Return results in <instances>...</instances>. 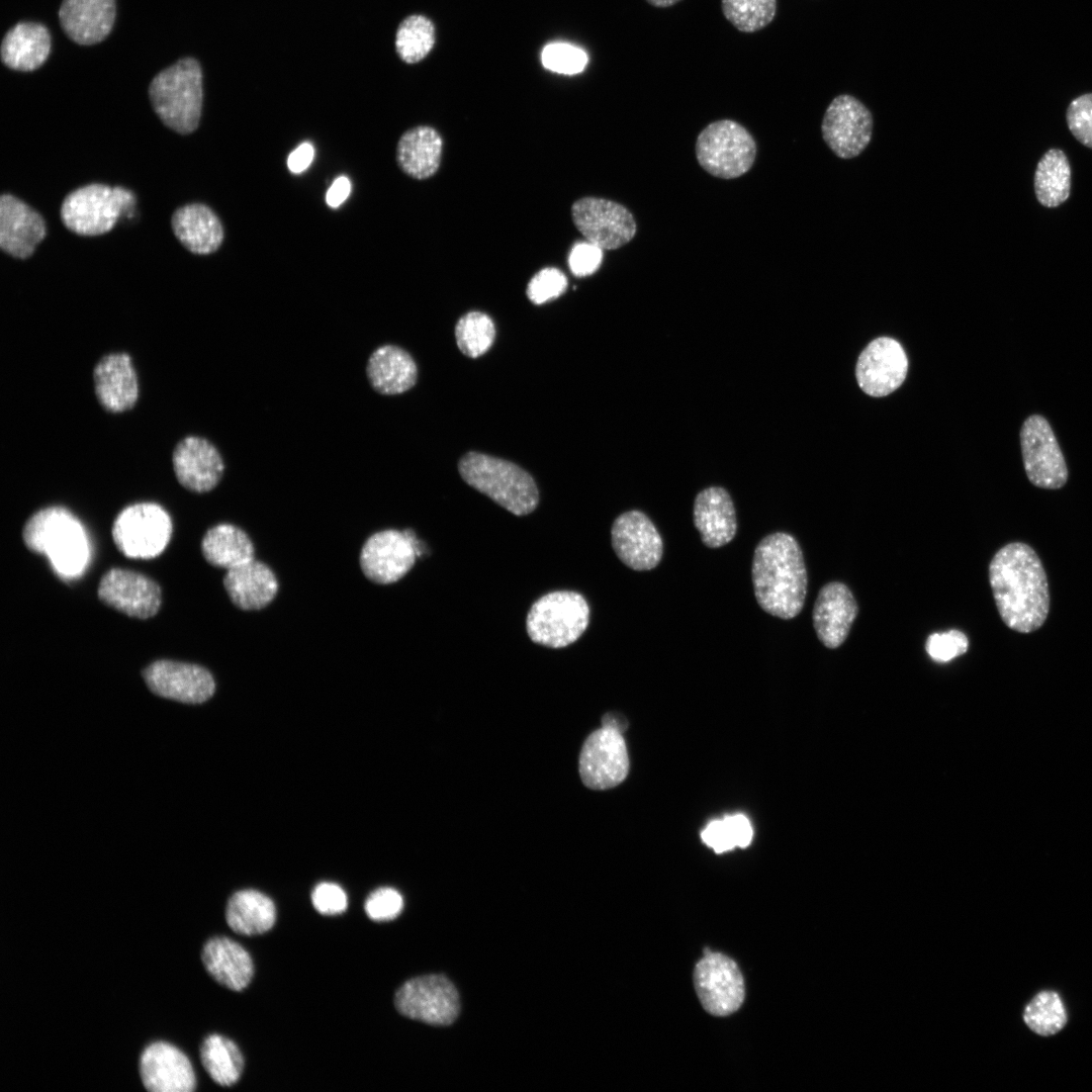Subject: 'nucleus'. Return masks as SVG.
Segmentation results:
<instances>
[{
	"mask_svg": "<svg viewBox=\"0 0 1092 1092\" xmlns=\"http://www.w3.org/2000/svg\"><path fill=\"white\" fill-rule=\"evenodd\" d=\"M989 581L1003 623L1031 633L1045 622L1050 592L1043 565L1029 545L1012 542L1000 548L989 564Z\"/></svg>",
	"mask_w": 1092,
	"mask_h": 1092,
	"instance_id": "obj_1",
	"label": "nucleus"
},
{
	"mask_svg": "<svg viewBox=\"0 0 1092 1092\" xmlns=\"http://www.w3.org/2000/svg\"><path fill=\"white\" fill-rule=\"evenodd\" d=\"M751 577L755 599L764 612L789 620L803 609L807 570L802 550L790 534L772 533L758 542Z\"/></svg>",
	"mask_w": 1092,
	"mask_h": 1092,
	"instance_id": "obj_2",
	"label": "nucleus"
},
{
	"mask_svg": "<svg viewBox=\"0 0 1092 1092\" xmlns=\"http://www.w3.org/2000/svg\"><path fill=\"white\" fill-rule=\"evenodd\" d=\"M22 538L30 551L46 554L60 575L77 576L88 564L90 547L86 532L79 520L64 507H48L35 512L26 521Z\"/></svg>",
	"mask_w": 1092,
	"mask_h": 1092,
	"instance_id": "obj_3",
	"label": "nucleus"
},
{
	"mask_svg": "<svg viewBox=\"0 0 1092 1092\" xmlns=\"http://www.w3.org/2000/svg\"><path fill=\"white\" fill-rule=\"evenodd\" d=\"M152 107L170 129L189 134L202 112V70L194 58H182L159 72L149 85Z\"/></svg>",
	"mask_w": 1092,
	"mask_h": 1092,
	"instance_id": "obj_4",
	"label": "nucleus"
},
{
	"mask_svg": "<svg viewBox=\"0 0 1092 1092\" xmlns=\"http://www.w3.org/2000/svg\"><path fill=\"white\" fill-rule=\"evenodd\" d=\"M462 479L494 503L517 516L532 513L539 502L533 477L510 461L469 452L461 458Z\"/></svg>",
	"mask_w": 1092,
	"mask_h": 1092,
	"instance_id": "obj_5",
	"label": "nucleus"
},
{
	"mask_svg": "<svg viewBox=\"0 0 1092 1092\" xmlns=\"http://www.w3.org/2000/svg\"><path fill=\"white\" fill-rule=\"evenodd\" d=\"M589 622L585 599L572 590H555L539 598L530 608L526 629L537 644L562 648L575 642Z\"/></svg>",
	"mask_w": 1092,
	"mask_h": 1092,
	"instance_id": "obj_6",
	"label": "nucleus"
},
{
	"mask_svg": "<svg viewBox=\"0 0 1092 1092\" xmlns=\"http://www.w3.org/2000/svg\"><path fill=\"white\" fill-rule=\"evenodd\" d=\"M134 203V194L124 187L92 183L70 192L62 202L60 215L69 231L98 236L111 231Z\"/></svg>",
	"mask_w": 1092,
	"mask_h": 1092,
	"instance_id": "obj_7",
	"label": "nucleus"
},
{
	"mask_svg": "<svg viewBox=\"0 0 1092 1092\" xmlns=\"http://www.w3.org/2000/svg\"><path fill=\"white\" fill-rule=\"evenodd\" d=\"M696 157L709 174L734 179L752 167L756 157V144L749 131L731 119L709 123L696 141Z\"/></svg>",
	"mask_w": 1092,
	"mask_h": 1092,
	"instance_id": "obj_8",
	"label": "nucleus"
},
{
	"mask_svg": "<svg viewBox=\"0 0 1092 1092\" xmlns=\"http://www.w3.org/2000/svg\"><path fill=\"white\" fill-rule=\"evenodd\" d=\"M169 514L155 503H136L124 508L112 525L117 549L130 558L149 559L161 554L172 535Z\"/></svg>",
	"mask_w": 1092,
	"mask_h": 1092,
	"instance_id": "obj_9",
	"label": "nucleus"
},
{
	"mask_svg": "<svg viewBox=\"0 0 1092 1092\" xmlns=\"http://www.w3.org/2000/svg\"><path fill=\"white\" fill-rule=\"evenodd\" d=\"M421 550V543L412 530L378 531L366 539L360 550V569L370 581L390 584L413 568Z\"/></svg>",
	"mask_w": 1092,
	"mask_h": 1092,
	"instance_id": "obj_10",
	"label": "nucleus"
},
{
	"mask_svg": "<svg viewBox=\"0 0 1092 1092\" xmlns=\"http://www.w3.org/2000/svg\"><path fill=\"white\" fill-rule=\"evenodd\" d=\"M1020 447L1028 480L1044 489H1059L1068 480V467L1048 420L1037 414L1025 419L1020 429Z\"/></svg>",
	"mask_w": 1092,
	"mask_h": 1092,
	"instance_id": "obj_11",
	"label": "nucleus"
},
{
	"mask_svg": "<svg viewBox=\"0 0 1092 1092\" xmlns=\"http://www.w3.org/2000/svg\"><path fill=\"white\" fill-rule=\"evenodd\" d=\"M394 1005L402 1015L434 1025L451 1024L460 1010L456 988L442 975L406 981L396 991Z\"/></svg>",
	"mask_w": 1092,
	"mask_h": 1092,
	"instance_id": "obj_12",
	"label": "nucleus"
},
{
	"mask_svg": "<svg viewBox=\"0 0 1092 1092\" xmlns=\"http://www.w3.org/2000/svg\"><path fill=\"white\" fill-rule=\"evenodd\" d=\"M874 120L869 108L857 98L841 94L825 110L821 132L833 154L843 160L859 156L869 146Z\"/></svg>",
	"mask_w": 1092,
	"mask_h": 1092,
	"instance_id": "obj_13",
	"label": "nucleus"
},
{
	"mask_svg": "<svg viewBox=\"0 0 1092 1092\" xmlns=\"http://www.w3.org/2000/svg\"><path fill=\"white\" fill-rule=\"evenodd\" d=\"M574 225L585 241L604 250L628 244L636 235L633 214L624 205L600 197H582L571 206Z\"/></svg>",
	"mask_w": 1092,
	"mask_h": 1092,
	"instance_id": "obj_14",
	"label": "nucleus"
},
{
	"mask_svg": "<svg viewBox=\"0 0 1092 1092\" xmlns=\"http://www.w3.org/2000/svg\"><path fill=\"white\" fill-rule=\"evenodd\" d=\"M694 983L702 1006L715 1016H727L741 1006L744 981L736 963L717 952H709L699 961Z\"/></svg>",
	"mask_w": 1092,
	"mask_h": 1092,
	"instance_id": "obj_15",
	"label": "nucleus"
},
{
	"mask_svg": "<svg viewBox=\"0 0 1092 1092\" xmlns=\"http://www.w3.org/2000/svg\"><path fill=\"white\" fill-rule=\"evenodd\" d=\"M629 771V757L622 733L607 727L594 731L579 755V775L592 790H607L621 784Z\"/></svg>",
	"mask_w": 1092,
	"mask_h": 1092,
	"instance_id": "obj_16",
	"label": "nucleus"
},
{
	"mask_svg": "<svg viewBox=\"0 0 1092 1092\" xmlns=\"http://www.w3.org/2000/svg\"><path fill=\"white\" fill-rule=\"evenodd\" d=\"M613 549L629 568L650 570L662 558L663 543L652 521L642 512L632 510L618 516L611 529Z\"/></svg>",
	"mask_w": 1092,
	"mask_h": 1092,
	"instance_id": "obj_17",
	"label": "nucleus"
},
{
	"mask_svg": "<svg viewBox=\"0 0 1092 1092\" xmlns=\"http://www.w3.org/2000/svg\"><path fill=\"white\" fill-rule=\"evenodd\" d=\"M907 371L908 359L903 347L889 337H880L869 343L855 366L859 387L875 397L886 396L899 388Z\"/></svg>",
	"mask_w": 1092,
	"mask_h": 1092,
	"instance_id": "obj_18",
	"label": "nucleus"
},
{
	"mask_svg": "<svg viewBox=\"0 0 1092 1092\" xmlns=\"http://www.w3.org/2000/svg\"><path fill=\"white\" fill-rule=\"evenodd\" d=\"M143 677L154 694L187 704L202 703L215 691L211 673L193 663L157 660L143 670Z\"/></svg>",
	"mask_w": 1092,
	"mask_h": 1092,
	"instance_id": "obj_19",
	"label": "nucleus"
},
{
	"mask_svg": "<svg viewBox=\"0 0 1092 1092\" xmlns=\"http://www.w3.org/2000/svg\"><path fill=\"white\" fill-rule=\"evenodd\" d=\"M98 597L109 607L138 619L155 616L162 601L161 587L156 581L123 568H111L102 575Z\"/></svg>",
	"mask_w": 1092,
	"mask_h": 1092,
	"instance_id": "obj_20",
	"label": "nucleus"
},
{
	"mask_svg": "<svg viewBox=\"0 0 1092 1092\" xmlns=\"http://www.w3.org/2000/svg\"><path fill=\"white\" fill-rule=\"evenodd\" d=\"M173 470L179 483L190 491L212 490L224 472L223 459L217 448L198 436L183 438L172 453Z\"/></svg>",
	"mask_w": 1092,
	"mask_h": 1092,
	"instance_id": "obj_21",
	"label": "nucleus"
},
{
	"mask_svg": "<svg viewBox=\"0 0 1092 1092\" xmlns=\"http://www.w3.org/2000/svg\"><path fill=\"white\" fill-rule=\"evenodd\" d=\"M144 1087L151 1092H191L196 1080L188 1058L175 1045L155 1041L143 1051L139 1064Z\"/></svg>",
	"mask_w": 1092,
	"mask_h": 1092,
	"instance_id": "obj_22",
	"label": "nucleus"
},
{
	"mask_svg": "<svg viewBox=\"0 0 1092 1092\" xmlns=\"http://www.w3.org/2000/svg\"><path fill=\"white\" fill-rule=\"evenodd\" d=\"M93 383L98 402L109 413L127 412L138 402V375L127 353L101 357L93 368Z\"/></svg>",
	"mask_w": 1092,
	"mask_h": 1092,
	"instance_id": "obj_23",
	"label": "nucleus"
},
{
	"mask_svg": "<svg viewBox=\"0 0 1092 1092\" xmlns=\"http://www.w3.org/2000/svg\"><path fill=\"white\" fill-rule=\"evenodd\" d=\"M47 235L42 216L28 204L5 193L0 197V247L17 259L30 257Z\"/></svg>",
	"mask_w": 1092,
	"mask_h": 1092,
	"instance_id": "obj_24",
	"label": "nucleus"
},
{
	"mask_svg": "<svg viewBox=\"0 0 1092 1092\" xmlns=\"http://www.w3.org/2000/svg\"><path fill=\"white\" fill-rule=\"evenodd\" d=\"M857 611L855 599L844 583L825 584L816 598L812 613L815 632L823 645L839 647L845 641Z\"/></svg>",
	"mask_w": 1092,
	"mask_h": 1092,
	"instance_id": "obj_25",
	"label": "nucleus"
},
{
	"mask_svg": "<svg viewBox=\"0 0 1092 1092\" xmlns=\"http://www.w3.org/2000/svg\"><path fill=\"white\" fill-rule=\"evenodd\" d=\"M59 20L66 35L81 46L102 41L115 20V0H63Z\"/></svg>",
	"mask_w": 1092,
	"mask_h": 1092,
	"instance_id": "obj_26",
	"label": "nucleus"
},
{
	"mask_svg": "<svg viewBox=\"0 0 1092 1092\" xmlns=\"http://www.w3.org/2000/svg\"><path fill=\"white\" fill-rule=\"evenodd\" d=\"M222 583L231 602L243 611L266 608L279 588L274 571L256 558L226 570Z\"/></svg>",
	"mask_w": 1092,
	"mask_h": 1092,
	"instance_id": "obj_27",
	"label": "nucleus"
},
{
	"mask_svg": "<svg viewBox=\"0 0 1092 1092\" xmlns=\"http://www.w3.org/2000/svg\"><path fill=\"white\" fill-rule=\"evenodd\" d=\"M694 524L709 548L728 544L737 530L736 513L730 494L720 486L700 491L694 503Z\"/></svg>",
	"mask_w": 1092,
	"mask_h": 1092,
	"instance_id": "obj_28",
	"label": "nucleus"
},
{
	"mask_svg": "<svg viewBox=\"0 0 1092 1092\" xmlns=\"http://www.w3.org/2000/svg\"><path fill=\"white\" fill-rule=\"evenodd\" d=\"M171 225L178 241L195 255L212 254L223 242L220 219L203 203H189L177 208L172 214Z\"/></svg>",
	"mask_w": 1092,
	"mask_h": 1092,
	"instance_id": "obj_29",
	"label": "nucleus"
},
{
	"mask_svg": "<svg viewBox=\"0 0 1092 1092\" xmlns=\"http://www.w3.org/2000/svg\"><path fill=\"white\" fill-rule=\"evenodd\" d=\"M201 959L212 979L233 991H242L252 981L254 965L251 956L229 937L208 939L203 945Z\"/></svg>",
	"mask_w": 1092,
	"mask_h": 1092,
	"instance_id": "obj_30",
	"label": "nucleus"
},
{
	"mask_svg": "<svg viewBox=\"0 0 1092 1092\" xmlns=\"http://www.w3.org/2000/svg\"><path fill=\"white\" fill-rule=\"evenodd\" d=\"M51 43L47 26L38 22L20 21L8 29L2 38L1 61L11 70L34 71L49 58Z\"/></svg>",
	"mask_w": 1092,
	"mask_h": 1092,
	"instance_id": "obj_31",
	"label": "nucleus"
},
{
	"mask_svg": "<svg viewBox=\"0 0 1092 1092\" xmlns=\"http://www.w3.org/2000/svg\"><path fill=\"white\" fill-rule=\"evenodd\" d=\"M374 390L384 395L400 394L418 379V368L408 352L395 345H382L370 355L366 367Z\"/></svg>",
	"mask_w": 1092,
	"mask_h": 1092,
	"instance_id": "obj_32",
	"label": "nucleus"
},
{
	"mask_svg": "<svg viewBox=\"0 0 1092 1092\" xmlns=\"http://www.w3.org/2000/svg\"><path fill=\"white\" fill-rule=\"evenodd\" d=\"M443 151L440 133L428 125L404 131L399 138L395 158L400 170L411 178L424 180L438 171Z\"/></svg>",
	"mask_w": 1092,
	"mask_h": 1092,
	"instance_id": "obj_33",
	"label": "nucleus"
},
{
	"mask_svg": "<svg viewBox=\"0 0 1092 1092\" xmlns=\"http://www.w3.org/2000/svg\"><path fill=\"white\" fill-rule=\"evenodd\" d=\"M225 920L230 928L242 935H257L270 930L276 921V908L265 894L253 890L234 893L226 904Z\"/></svg>",
	"mask_w": 1092,
	"mask_h": 1092,
	"instance_id": "obj_34",
	"label": "nucleus"
},
{
	"mask_svg": "<svg viewBox=\"0 0 1092 1092\" xmlns=\"http://www.w3.org/2000/svg\"><path fill=\"white\" fill-rule=\"evenodd\" d=\"M205 560L226 570L255 559V547L249 535L233 524H218L209 528L201 541Z\"/></svg>",
	"mask_w": 1092,
	"mask_h": 1092,
	"instance_id": "obj_35",
	"label": "nucleus"
},
{
	"mask_svg": "<svg viewBox=\"0 0 1092 1092\" xmlns=\"http://www.w3.org/2000/svg\"><path fill=\"white\" fill-rule=\"evenodd\" d=\"M1071 168L1065 153L1060 149L1049 150L1038 161L1034 174V191L1038 202L1045 207H1057L1070 196Z\"/></svg>",
	"mask_w": 1092,
	"mask_h": 1092,
	"instance_id": "obj_36",
	"label": "nucleus"
},
{
	"mask_svg": "<svg viewBox=\"0 0 1092 1092\" xmlns=\"http://www.w3.org/2000/svg\"><path fill=\"white\" fill-rule=\"evenodd\" d=\"M200 1060L210 1078L218 1085L231 1086L241 1077L244 1058L238 1045L220 1034H210L200 1045Z\"/></svg>",
	"mask_w": 1092,
	"mask_h": 1092,
	"instance_id": "obj_37",
	"label": "nucleus"
},
{
	"mask_svg": "<svg viewBox=\"0 0 1092 1092\" xmlns=\"http://www.w3.org/2000/svg\"><path fill=\"white\" fill-rule=\"evenodd\" d=\"M1023 1019L1033 1032L1048 1036L1059 1032L1068 1017L1060 995L1055 991H1041L1025 1006Z\"/></svg>",
	"mask_w": 1092,
	"mask_h": 1092,
	"instance_id": "obj_38",
	"label": "nucleus"
},
{
	"mask_svg": "<svg viewBox=\"0 0 1092 1092\" xmlns=\"http://www.w3.org/2000/svg\"><path fill=\"white\" fill-rule=\"evenodd\" d=\"M435 42L433 23L422 15H412L399 25L395 47L399 57L406 63L414 64L423 60Z\"/></svg>",
	"mask_w": 1092,
	"mask_h": 1092,
	"instance_id": "obj_39",
	"label": "nucleus"
},
{
	"mask_svg": "<svg viewBox=\"0 0 1092 1092\" xmlns=\"http://www.w3.org/2000/svg\"><path fill=\"white\" fill-rule=\"evenodd\" d=\"M724 17L739 31L751 33L766 27L777 13V0H721Z\"/></svg>",
	"mask_w": 1092,
	"mask_h": 1092,
	"instance_id": "obj_40",
	"label": "nucleus"
},
{
	"mask_svg": "<svg viewBox=\"0 0 1092 1092\" xmlns=\"http://www.w3.org/2000/svg\"><path fill=\"white\" fill-rule=\"evenodd\" d=\"M703 842L716 853L750 844L753 830L750 821L741 814L726 816L710 822L702 831Z\"/></svg>",
	"mask_w": 1092,
	"mask_h": 1092,
	"instance_id": "obj_41",
	"label": "nucleus"
},
{
	"mask_svg": "<svg viewBox=\"0 0 1092 1092\" xmlns=\"http://www.w3.org/2000/svg\"><path fill=\"white\" fill-rule=\"evenodd\" d=\"M494 336L495 329L492 320L480 311L464 314L455 327L459 350L471 358L483 355L491 347Z\"/></svg>",
	"mask_w": 1092,
	"mask_h": 1092,
	"instance_id": "obj_42",
	"label": "nucleus"
},
{
	"mask_svg": "<svg viewBox=\"0 0 1092 1092\" xmlns=\"http://www.w3.org/2000/svg\"><path fill=\"white\" fill-rule=\"evenodd\" d=\"M541 62L545 69L563 75H575L583 71L587 55L580 48L567 42H552L544 47Z\"/></svg>",
	"mask_w": 1092,
	"mask_h": 1092,
	"instance_id": "obj_43",
	"label": "nucleus"
},
{
	"mask_svg": "<svg viewBox=\"0 0 1092 1092\" xmlns=\"http://www.w3.org/2000/svg\"><path fill=\"white\" fill-rule=\"evenodd\" d=\"M567 286L565 275L556 268H544L536 273L527 286V296L542 304L561 295Z\"/></svg>",
	"mask_w": 1092,
	"mask_h": 1092,
	"instance_id": "obj_44",
	"label": "nucleus"
},
{
	"mask_svg": "<svg viewBox=\"0 0 1092 1092\" xmlns=\"http://www.w3.org/2000/svg\"><path fill=\"white\" fill-rule=\"evenodd\" d=\"M969 647L967 636L960 630H949L931 634L925 643V650L930 658L937 662H947L962 654Z\"/></svg>",
	"mask_w": 1092,
	"mask_h": 1092,
	"instance_id": "obj_45",
	"label": "nucleus"
},
{
	"mask_svg": "<svg viewBox=\"0 0 1092 1092\" xmlns=\"http://www.w3.org/2000/svg\"><path fill=\"white\" fill-rule=\"evenodd\" d=\"M1067 123L1072 134L1092 149V93L1072 100L1067 109Z\"/></svg>",
	"mask_w": 1092,
	"mask_h": 1092,
	"instance_id": "obj_46",
	"label": "nucleus"
},
{
	"mask_svg": "<svg viewBox=\"0 0 1092 1092\" xmlns=\"http://www.w3.org/2000/svg\"><path fill=\"white\" fill-rule=\"evenodd\" d=\"M403 908L401 895L392 888H379L366 899L364 909L374 921H388L397 917Z\"/></svg>",
	"mask_w": 1092,
	"mask_h": 1092,
	"instance_id": "obj_47",
	"label": "nucleus"
},
{
	"mask_svg": "<svg viewBox=\"0 0 1092 1092\" xmlns=\"http://www.w3.org/2000/svg\"><path fill=\"white\" fill-rule=\"evenodd\" d=\"M314 909L324 915L341 914L347 909L348 898L345 891L334 883H320L311 893Z\"/></svg>",
	"mask_w": 1092,
	"mask_h": 1092,
	"instance_id": "obj_48",
	"label": "nucleus"
},
{
	"mask_svg": "<svg viewBox=\"0 0 1092 1092\" xmlns=\"http://www.w3.org/2000/svg\"><path fill=\"white\" fill-rule=\"evenodd\" d=\"M602 259L603 250L584 241L572 247L568 257V264L574 275L582 277L596 272L602 263Z\"/></svg>",
	"mask_w": 1092,
	"mask_h": 1092,
	"instance_id": "obj_49",
	"label": "nucleus"
},
{
	"mask_svg": "<svg viewBox=\"0 0 1092 1092\" xmlns=\"http://www.w3.org/2000/svg\"><path fill=\"white\" fill-rule=\"evenodd\" d=\"M314 158V149L311 144L303 143L293 150L287 159V167L293 174L305 171Z\"/></svg>",
	"mask_w": 1092,
	"mask_h": 1092,
	"instance_id": "obj_50",
	"label": "nucleus"
},
{
	"mask_svg": "<svg viewBox=\"0 0 1092 1092\" xmlns=\"http://www.w3.org/2000/svg\"><path fill=\"white\" fill-rule=\"evenodd\" d=\"M351 192V182L348 177L340 176L335 179L326 194V202L332 208H337L345 202Z\"/></svg>",
	"mask_w": 1092,
	"mask_h": 1092,
	"instance_id": "obj_51",
	"label": "nucleus"
},
{
	"mask_svg": "<svg viewBox=\"0 0 1092 1092\" xmlns=\"http://www.w3.org/2000/svg\"><path fill=\"white\" fill-rule=\"evenodd\" d=\"M645 1L648 4H650L651 6H654V7H657V8H666V7H670V6L678 3L681 0H645Z\"/></svg>",
	"mask_w": 1092,
	"mask_h": 1092,
	"instance_id": "obj_52",
	"label": "nucleus"
}]
</instances>
